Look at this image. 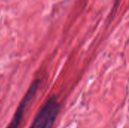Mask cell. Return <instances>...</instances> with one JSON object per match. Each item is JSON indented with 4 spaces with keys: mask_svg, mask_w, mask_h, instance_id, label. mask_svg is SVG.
<instances>
[{
    "mask_svg": "<svg viewBox=\"0 0 129 128\" xmlns=\"http://www.w3.org/2000/svg\"><path fill=\"white\" fill-rule=\"evenodd\" d=\"M38 87H39V81H34L32 84L30 85L28 91L26 92V94H25L23 99L22 100V101L20 102L14 115L12 121L10 123L9 126L7 128H17L24 114V112L26 110V106H28V104L32 101V100L33 99L34 96L36 95L37 90H38Z\"/></svg>",
    "mask_w": 129,
    "mask_h": 128,
    "instance_id": "cell-1",
    "label": "cell"
},
{
    "mask_svg": "<svg viewBox=\"0 0 129 128\" xmlns=\"http://www.w3.org/2000/svg\"><path fill=\"white\" fill-rule=\"evenodd\" d=\"M57 114V112H53L49 117L47 119V121H45V124L43 125L42 128H51L53 126V123L55 120V118H56V115Z\"/></svg>",
    "mask_w": 129,
    "mask_h": 128,
    "instance_id": "cell-3",
    "label": "cell"
},
{
    "mask_svg": "<svg viewBox=\"0 0 129 128\" xmlns=\"http://www.w3.org/2000/svg\"><path fill=\"white\" fill-rule=\"evenodd\" d=\"M58 109L59 105L57 103L55 97H51L39 112L29 128H42L48 117L53 112H58Z\"/></svg>",
    "mask_w": 129,
    "mask_h": 128,
    "instance_id": "cell-2",
    "label": "cell"
}]
</instances>
